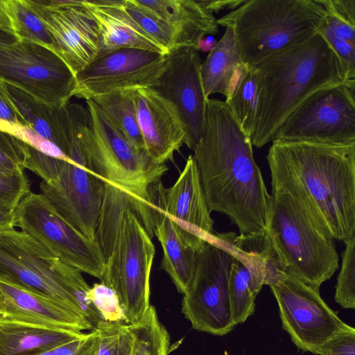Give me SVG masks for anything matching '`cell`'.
I'll use <instances>...</instances> for the list:
<instances>
[{"mask_svg":"<svg viewBox=\"0 0 355 355\" xmlns=\"http://www.w3.org/2000/svg\"><path fill=\"white\" fill-rule=\"evenodd\" d=\"M193 150L210 212L227 216L239 234L265 230L271 194L254 159L250 137L225 101L207 100L203 131Z\"/></svg>","mask_w":355,"mask_h":355,"instance_id":"1","label":"cell"},{"mask_svg":"<svg viewBox=\"0 0 355 355\" xmlns=\"http://www.w3.org/2000/svg\"><path fill=\"white\" fill-rule=\"evenodd\" d=\"M266 159L272 190L299 199L335 240L355 236V144L272 142Z\"/></svg>","mask_w":355,"mask_h":355,"instance_id":"2","label":"cell"},{"mask_svg":"<svg viewBox=\"0 0 355 355\" xmlns=\"http://www.w3.org/2000/svg\"><path fill=\"white\" fill-rule=\"evenodd\" d=\"M151 221L150 206L105 182L95 234L105 262L100 282L117 295L127 324L141 320L150 306L155 249L145 227Z\"/></svg>","mask_w":355,"mask_h":355,"instance_id":"3","label":"cell"},{"mask_svg":"<svg viewBox=\"0 0 355 355\" xmlns=\"http://www.w3.org/2000/svg\"><path fill=\"white\" fill-rule=\"evenodd\" d=\"M251 67L258 107L250 137L257 148L272 142L281 123L312 93L347 82L340 60L318 33Z\"/></svg>","mask_w":355,"mask_h":355,"instance_id":"4","label":"cell"},{"mask_svg":"<svg viewBox=\"0 0 355 355\" xmlns=\"http://www.w3.org/2000/svg\"><path fill=\"white\" fill-rule=\"evenodd\" d=\"M266 232L286 274L319 289L338 268L330 232L291 193L272 190Z\"/></svg>","mask_w":355,"mask_h":355,"instance_id":"5","label":"cell"},{"mask_svg":"<svg viewBox=\"0 0 355 355\" xmlns=\"http://www.w3.org/2000/svg\"><path fill=\"white\" fill-rule=\"evenodd\" d=\"M326 15L320 0H246L217 22L232 29L251 67L315 34Z\"/></svg>","mask_w":355,"mask_h":355,"instance_id":"6","label":"cell"},{"mask_svg":"<svg viewBox=\"0 0 355 355\" xmlns=\"http://www.w3.org/2000/svg\"><path fill=\"white\" fill-rule=\"evenodd\" d=\"M89 121L82 136L85 166L139 202H150V189L168 170L154 163L146 151L134 146L92 100L85 101Z\"/></svg>","mask_w":355,"mask_h":355,"instance_id":"7","label":"cell"},{"mask_svg":"<svg viewBox=\"0 0 355 355\" xmlns=\"http://www.w3.org/2000/svg\"><path fill=\"white\" fill-rule=\"evenodd\" d=\"M354 94L355 83L349 82L314 92L284 119L272 142L355 144Z\"/></svg>","mask_w":355,"mask_h":355,"instance_id":"8","label":"cell"},{"mask_svg":"<svg viewBox=\"0 0 355 355\" xmlns=\"http://www.w3.org/2000/svg\"><path fill=\"white\" fill-rule=\"evenodd\" d=\"M76 270L26 232L0 231V282L51 297L83 316L69 289Z\"/></svg>","mask_w":355,"mask_h":355,"instance_id":"9","label":"cell"},{"mask_svg":"<svg viewBox=\"0 0 355 355\" xmlns=\"http://www.w3.org/2000/svg\"><path fill=\"white\" fill-rule=\"evenodd\" d=\"M15 226L45 246L65 264L98 278L105 262L96 243L76 230L42 193L30 192L15 209Z\"/></svg>","mask_w":355,"mask_h":355,"instance_id":"10","label":"cell"},{"mask_svg":"<svg viewBox=\"0 0 355 355\" xmlns=\"http://www.w3.org/2000/svg\"><path fill=\"white\" fill-rule=\"evenodd\" d=\"M232 254L206 240L196 255L191 284L183 295L182 312L198 331L224 336L234 327L229 293Z\"/></svg>","mask_w":355,"mask_h":355,"instance_id":"11","label":"cell"},{"mask_svg":"<svg viewBox=\"0 0 355 355\" xmlns=\"http://www.w3.org/2000/svg\"><path fill=\"white\" fill-rule=\"evenodd\" d=\"M0 80L52 107L68 103L76 85L75 74L59 55L25 40L0 47Z\"/></svg>","mask_w":355,"mask_h":355,"instance_id":"12","label":"cell"},{"mask_svg":"<svg viewBox=\"0 0 355 355\" xmlns=\"http://www.w3.org/2000/svg\"><path fill=\"white\" fill-rule=\"evenodd\" d=\"M270 289L278 305L283 329L304 352L316 355L330 338L352 327L326 304L319 289L288 274Z\"/></svg>","mask_w":355,"mask_h":355,"instance_id":"13","label":"cell"},{"mask_svg":"<svg viewBox=\"0 0 355 355\" xmlns=\"http://www.w3.org/2000/svg\"><path fill=\"white\" fill-rule=\"evenodd\" d=\"M167 54L135 48L96 57L76 73L73 96L85 101L112 92L155 87L165 69Z\"/></svg>","mask_w":355,"mask_h":355,"instance_id":"14","label":"cell"},{"mask_svg":"<svg viewBox=\"0 0 355 355\" xmlns=\"http://www.w3.org/2000/svg\"><path fill=\"white\" fill-rule=\"evenodd\" d=\"M44 23L58 55L76 75L92 62L100 49L98 24L85 0H26Z\"/></svg>","mask_w":355,"mask_h":355,"instance_id":"15","label":"cell"},{"mask_svg":"<svg viewBox=\"0 0 355 355\" xmlns=\"http://www.w3.org/2000/svg\"><path fill=\"white\" fill-rule=\"evenodd\" d=\"M41 193L71 226L96 241V230L102 207L105 182L71 159H62L55 178L42 181Z\"/></svg>","mask_w":355,"mask_h":355,"instance_id":"16","label":"cell"},{"mask_svg":"<svg viewBox=\"0 0 355 355\" xmlns=\"http://www.w3.org/2000/svg\"><path fill=\"white\" fill-rule=\"evenodd\" d=\"M198 50L182 47L167 54L165 69L153 87L174 104L182 120L184 144L193 150L200 138L205 121L207 99L202 85Z\"/></svg>","mask_w":355,"mask_h":355,"instance_id":"17","label":"cell"},{"mask_svg":"<svg viewBox=\"0 0 355 355\" xmlns=\"http://www.w3.org/2000/svg\"><path fill=\"white\" fill-rule=\"evenodd\" d=\"M150 201L182 227L207 241L213 239L214 221L192 155L171 187L165 189L161 181L152 187Z\"/></svg>","mask_w":355,"mask_h":355,"instance_id":"18","label":"cell"},{"mask_svg":"<svg viewBox=\"0 0 355 355\" xmlns=\"http://www.w3.org/2000/svg\"><path fill=\"white\" fill-rule=\"evenodd\" d=\"M136 103L146 153L157 164L173 161L186 138L178 108L153 88L137 89Z\"/></svg>","mask_w":355,"mask_h":355,"instance_id":"19","label":"cell"},{"mask_svg":"<svg viewBox=\"0 0 355 355\" xmlns=\"http://www.w3.org/2000/svg\"><path fill=\"white\" fill-rule=\"evenodd\" d=\"M0 320L68 331L93 330L83 316L60 302L1 282Z\"/></svg>","mask_w":355,"mask_h":355,"instance_id":"20","label":"cell"},{"mask_svg":"<svg viewBox=\"0 0 355 355\" xmlns=\"http://www.w3.org/2000/svg\"><path fill=\"white\" fill-rule=\"evenodd\" d=\"M153 223V233L163 251L161 268L184 295L194 276L197 253L206 239L182 227L155 205Z\"/></svg>","mask_w":355,"mask_h":355,"instance_id":"21","label":"cell"},{"mask_svg":"<svg viewBox=\"0 0 355 355\" xmlns=\"http://www.w3.org/2000/svg\"><path fill=\"white\" fill-rule=\"evenodd\" d=\"M85 1L99 28L98 56L123 48L141 49L166 54L126 12L123 0Z\"/></svg>","mask_w":355,"mask_h":355,"instance_id":"22","label":"cell"},{"mask_svg":"<svg viewBox=\"0 0 355 355\" xmlns=\"http://www.w3.org/2000/svg\"><path fill=\"white\" fill-rule=\"evenodd\" d=\"M141 7L181 31L198 49L199 40L218 32L217 19L203 0H134Z\"/></svg>","mask_w":355,"mask_h":355,"instance_id":"23","label":"cell"},{"mask_svg":"<svg viewBox=\"0 0 355 355\" xmlns=\"http://www.w3.org/2000/svg\"><path fill=\"white\" fill-rule=\"evenodd\" d=\"M83 334L82 331L0 320V355H40Z\"/></svg>","mask_w":355,"mask_h":355,"instance_id":"24","label":"cell"},{"mask_svg":"<svg viewBox=\"0 0 355 355\" xmlns=\"http://www.w3.org/2000/svg\"><path fill=\"white\" fill-rule=\"evenodd\" d=\"M243 64L234 31L226 28L223 37L200 65V77L206 98L216 93L226 97Z\"/></svg>","mask_w":355,"mask_h":355,"instance_id":"25","label":"cell"},{"mask_svg":"<svg viewBox=\"0 0 355 355\" xmlns=\"http://www.w3.org/2000/svg\"><path fill=\"white\" fill-rule=\"evenodd\" d=\"M7 87L11 101L26 125L58 146L67 157L68 141L62 130L60 107H50L12 85L7 84Z\"/></svg>","mask_w":355,"mask_h":355,"instance_id":"26","label":"cell"},{"mask_svg":"<svg viewBox=\"0 0 355 355\" xmlns=\"http://www.w3.org/2000/svg\"><path fill=\"white\" fill-rule=\"evenodd\" d=\"M137 90L112 92L92 100L110 121L137 148L145 150L137 113Z\"/></svg>","mask_w":355,"mask_h":355,"instance_id":"27","label":"cell"},{"mask_svg":"<svg viewBox=\"0 0 355 355\" xmlns=\"http://www.w3.org/2000/svg\"><path fill=\"white\" fill-rule=\"evenodd\" d=\"M225 102L241 128L250 137L258 107L257 80L251 67L241 65Z\"/></svg>","mask_w":355,"mask_h":355,"instance_id":"28","label":"cell"},{"mask_svg":"<svg viewBox=\"0 0 355 355\" xmlns=\"http://www.w3.org/2000/svg\"><path fill=\"white\" fill-rule=\"evenodd\" d=\"M123 1L126 12L166 54L182 47L196 48L189 39L174 26L137 5L134 0Z\"/></svg>","mask_w":355,"mask_h":355,"instance_id":"29","label":"cell"},{"mask_svg":"<svg viewBox=\"0 0 355 355\" xmlns=\"http://www.w3.org/2000/svg\"><path fill=\"white\" fill-rule=\"evenodd\" d=\"M317 33L338 57L346 81L355 83V26L327 13Z\"/></svg>","mask_w":355,"mask_h":355,"instance_id":"30","label":"cell"},{"mask_svg":"<svg viewBox=\"0 0 355 355\" xmlns=\"http://www.w3.org/2000/svg\"><path fill=\"white\" fill-rule=\"evenodd\" d=\"M4 6L20 40L40 44L58 55V46L52 35L26 0H4Z\"/></svg>","mask_w":355,"mask_h":355,"instance_id":"31","label":"cell"},{"mask_svg":"<svg viewBox=\"0 0 355 355\" xmlns=\"http://www.w3.org/2000/svg\"><path fill=\"white\" fill-rule=\"evenodd\" d=\"M134 344L130 355H168L170 336L160 322L154 306L150 305L145 315L131 324Z\"/></svg>","mask_w":355,"mask_h":355,"instance_id":"32","label":"cell"},{"mask_svg":"<svg viewBox=\"0 0 355 355\" xmlns=\"http://www.w3.org/2000/svg\"><path fill=\"white\" fill-rule=\"evenodd\" d=\"M96 329L98 333L96 355H130L135 340L131 324L103 321Z\"/></svg>","mask_w":355,"mask_h":355,"instance_id":"33","label":"cell"},{"mask_svg":"<svg viewBox=\"0 0 355 355\" xmlns=\"http://www.w3.org/2000/svg\"><path fill=\"white\" fill-rule=\"evenodd\" d=\"M334 299L343 308L355 309V236L345 243Z\"/></svg>","mask_w":355,"mask_h":355,"instance_id":"34","label":"cell"},{"mask_svg":"<svg viewBox=\"0 0 355 355\" xmlns=\"http://www.w3.org/2000/svg\"><path fill=\"white\" fill-rule=\"evenodd\" d=\"M89 297L103 321L125 323L123 310L111 288L101 282L96 283L89 289Z\"/></svg>","mask_w":355,"mask_h":355,"instance_id":"35","label":"cell"},{"mask_svg":"<svg viewBox=\"0 0 355 355\" xmlns=\"http://www.w3.org/2000/svg\"><path fill=\"white\" fill-rule=\"evenodd\" d=\"M31 184L24 171L0 174V208L16 209L29 193Z\"/></svg>","mask_w":355,"mask_h":355,"instance_id":"36","label":"cell"},{"mask_svg":"<svg viewBox=\"0 0 355 355\" xmlns=\"http://www.w3.org/2000/svg\"><path fill=\"white\" fill-rule=\"evenodd\" d=\"M22 141L0 131V174L24 171Z\"/></svg>","mask_w":355,"mask_h":355,"instance_id":"37","label":"cell"},{"mask_svg":"<svg viewBox=\"0 0 355 355\" xmlns=\"http://www.w3.org/2000/svg\"><path fill=\"white\" fill-rule=\"evenodd\" d=\"M98 342L96 329L71 341L53 347L40 355H96Z\"/></svg>","mask_w":355,"mask_h":355,"instance_id":"38","label":"cell"},{"mask_svg":"<svg viewBox=\"0 0 355 355\" xmlns=\"http://www.w3.org/2000/svg\"><path fill=\"white\" fill-rule=\"evenodd\" d=\"M317 355H355V329L340 332L327 340Z\"/></svg>","mask_w":355,"mask_h":355,"instance_id":"39","label":"cell"},{"mask_svg":"<svg viewBox=\"0 0 355 355\" xmlns=\"http://www.w3.org/2000/svg\"><path fill=\"white\" fill-rule=\"evenodd\" d=\"M327 14L355 26V0H320Z\"/></svg>","mask_w":355,"mask_h":355,"instance_id":"40","label":"cell"},{"mask_svg":"<svg viewBox=\"0 0 355 355\" xmlns=\"http://www.w3.org/2000/svg\"><path fill=\"white\" fill-rule=\"evenodd\" d=\"M0 119L15 125H26L24 119L11 101L7 87V84L1 80Z\"/></svg>","mask_w":355,"mask_h":355,"instance_id":"41","label":"cell"},{"mask_svg":"<svg viewBox=\"0 0 355 355\" xmlns=\"http://www.w3.org/2000/svg\"><path fill=\"white\" fill-rule=\"evenodd\" d=\"M19 41L6 11L4 0H0V47L12 45Z\"/></svg>","mask_w":355,"mask_h":355,"instance_id":"42","label":"cell"},{"mask_svg":"<svg viewBox=\"0 0 355 355\" xmlns=\"http://www.w3.org/2000/svg\"><path fill=\"white\" fill-rule=\"evenodd\" d=\"M246 0H203L206 8L211 12H219L223 10H234Z\"/></svg>","mask_w":355,"mask_h":355,"instance_id":"43","label":"cell"},{"mask_svg":"<svg viewBox=\"0 0 355 355\" xmlns=\"http://www.w3.org/2000/svg\"><path fill=\"white\" fill-rule=\"evenodd\" d=\"M15 209L0 208V231L14 229L15 226Z\"/></svg>","mask_w":355,"mask_h":355,"instance_id":"44","label":"cell"},{"mask_svg":"<svg viewBox=\"0 0 355 355\" xmlns=\"http://www.w3.org/2000/svg\"><path fill=\"white\" fill-rule=\"evenodd\" d=\"M216 39L212 35H206L201 37L198 42V50L204 52L211 51L217 44Z\"/></svg>","mask_w":355,"mask_h":355,"instance_id":"45","label":"cell"}]
</instances>
